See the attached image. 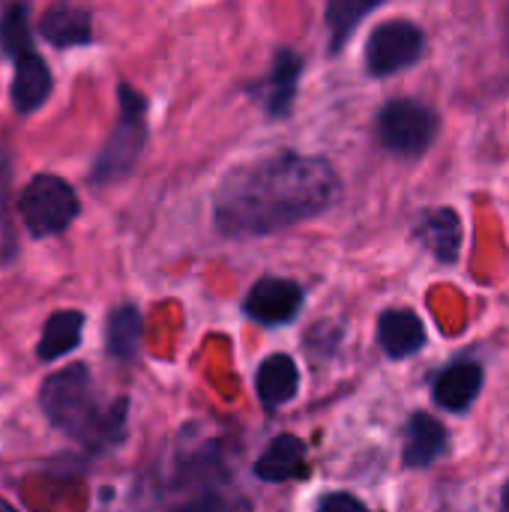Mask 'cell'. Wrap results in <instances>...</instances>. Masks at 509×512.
I'll use <instances>...</instances> for the list:
<instances>
[{"label":"cell","instance_id":"6da1fadb","mask_svg":"<svg viewBox=\"0 0 509 512\" xmlns=\"http://www.w3.org/2000/svg\"><path fill=\"white\" fill-rule=\"evenodd\" d=\"M336 198L339 177L327 159L279 150L228 171L213 216L225 237H264L321 216Z\"/></svg>","mask_w":509,"mask_h":512},{"label":"cell","instance_id":"7a4b0ae2","mask_svg":"<svg viewBox=\"0 0 509 512\" xmlns=\"http://www.w3.org/2000/svg\"><path fill=\"white\" fill-rule=\"evenodd\" d=\"M39 408L51 426H57L60 432L84 444L108 447V444L123 441L126 435L129 402L117 399L111 408H99L93 387H90V369L84 363H72L48 375L39 390Z\"/></svg>","mask_w":509,"mask_h":512},{"label":"cell","instance_id":"3957f363","mask_svg":"<svg viewBox=\"0 0 509 512\" xmlns=\"http://www.w3.org/2000/svg\"><path fill=\"white\" fill-rule=\"evenodd\" d=\"M120 96V117L105 141V147L99 150V156L93 159V168H90V183L96 186H108V183H117L123 180L141 150H144V141H147V102L138 90H132L129 84H120L117 90Z\"/></svg>","mask_w":509,"mask_h":512},{"label":"cell","instance_id":"277c9868","mask_svg":"<svg viewBox=\"0 0 509 512\" xmlns=\"http://www.w3.org/2000/svg\"><path fill=\"white\" fill-rule=\"evenodd\" d=\"M18 213L33 237H51L66 231L78 216V195L63 177L39 174L24 186L18 198Z\"/></svg>","mask_w":509,"mask_h":512},{"label":"cell","instance_id":"5b68a950","mask_svg":"<svg viewBox=\"0 0 509 512\" xmlns=\"http://www.w3.org/2000/svg\"><path fill=\"white\" fill-rule=\"evenodd\" d=\"M438 135V114L420 99H393L378 111V138L390 153L420 156Z\"/></svg>","mask_w":509,"mask_h":512},{"label":"cell","instance_id":"8992f818","mask_svg":"<svg viewBox=\"0 0 509 512\" xmlns=\"http://www.w3.org/2000/svg\"><path fill=\"white\" fill-rule=\"evenodd\" d=\"M423 54H426V33L408 18H393L369 33L366 69L375 78L396 75L399 69L414 66Z\"/></svg>","mask_w":509,"mask_h":512},{"label":"cell","instance_id":"52a82bcc","mask_svg":"<svg viewBox=\"0 0 509 512\" xmlns=\"http://www.w3.org/2000/svg\"><path fill=\"white\" fill-rule=\"evenodd\" d=\"M303 303H306V294H303V288L297 282L267 276V279H258L249 288V294L243 300V312L258 324L282 327V324H291L300 315Z\"/></svg>","mask_w":509,"mask_h":512},{"label":"cell","instance_id":"ba28073f","mask_svg":"<svg viewBox=\"0 0 509 512\" xmlns=\"http://www.w3.org/2000/svg\"><path fill=\"white\" fill-rule=\"evenodd\" d=\"M303 75V57L294 48H279L273 54L270 72L261 81V99H264V111L270 117H288L294 108V96H297V84Z\"/></svg>","mask_w":509,"mask_h":512},{"label":"cell","instance_id":"9c48e42d","mask_svg":"<svg viewBox=\"0 0 509 512\" xmlns=\"http://www.w3.org/2000/svg\"><path fill=\"white\" fill-rule=\"evenodd\" d=\"M483 390V366L474 360H459L447 366L435 384H432V399L438 408L450 414H465Z\"/></svg>","mask_w":509,"mask_h":512},{"label":"cell","instance_id":"30bf717a","mask_svg":"<svg viewBox=\"0 0 509 512\" xmlns=\"http://www.w3.org/2000/svg\"><path fill=\"white\" fill-rule=\"evenodd\" d=\"M426 324L411 309H387L378 318V345L390 360L417 354L426 345Z\"/></svg>","mask_w":509,"mask_h":512},{"label":"cell","instance_id":"8fae6325","mask_svg":"<svg viewBox=\"0 0 509 512\" xmlns=\"http://www.w3.org/2000/svg\"><path fill=\"white\" fill-rule=\"evenodd\" d=\"M39 33L54 48H75L93 39L90 12L75 3H54L39 18Z\"/></svg>","mask_w":509,"mask_h":512},{"label":"cell","instance_id":"7c38bea8","mask_svg":"<svg viewBox=\"0 0 509 512\" xmlns=\"http://www.w3.org/2000/svg\"><path fill=\"white\" fill-rule=\"evenodd\" d=\"M450 447V435L441 420L432 414H414L405 429V465L408 468H429L435 465Z\"/></svg>","mask_w":509,"mask_h":512},{"label":"cell","instance_id":"4fadbf2b","mask_svg":"<svg viewBox=\"0 0 509 512\" xmlns=\"http://www.w3.org/2000/svg\"><path fill=\"white\" fill-rule=\"evenodd\" d=\"M51 69L48 63L33 51L21 60H15V78H12V108L18 114H33L45 105V99L51 96Z\"/></svg>","mask_w":509,"mask_h":512},{"label":"cell","instance_id":"5bb4252c","mask_svg":"<svg viewBox=\"0 0 509 512\" xmlns=\"http://www.w3.org/2000/svg\"><path fill=\"white\" fill-rule=\"evenodd\" d=\"M414 234L441 264H453L462 252V219L450 207L429 210L414 228Z\"/></svg>","mask_w":509,"mask_h":512},{"label":"cell","instance_id":"9a60e30c","mask_svg":"<svg viewBox=\"0 0 509 512\" xmlns=\"http://www.w3.org/2000/svg\"><path fill=\"white\" fill-rule=\"evenodd\" d=\"M306 471V444L297 435H276L255 462V477L264 483H288Z\"/></svg>","mask_w":509,"mask_h":512},{"label":"cell","instance_id":"2e32d148","mask_svg":"<svg viewBox=\"0 0 509 512\" xmlns=\"http://www.w3.org/2000/svg\"><path fill=\"white\" fill-rule=\"evenodd\" d=\"M255 390L258 399L267 408H279L285 402H291L300 390V369L291 360V354H270L255 375Z\"/></svg>","mask_w":509,"mask_h":512},{"label":"cell","instance_id":"e0dca14e","mask_svg":"<svg viewBox=\"0 0 509 512\" xmlns=\"http://www.w3.org/2000/svg\"><path fill=\"white\" fill-rule=\"evenodd\" d=\"M81 330H84V312L78 309H60L48 315L42 327V339L36 345V357L48 363V360H60L72 354L81 345Z\"/></svg>","mask_w":509,"mask_h":512},{"label":"cell","instance_id":"ac0fdd59","mask_svg":"<svg viewBox=\"0 0 509 512\" xmlns=\"http://www.w3.org/2000/svg\"><path fill=\"white\" fill-rule=\"evenodd\" d=\"M141 348V312L132 303H123L108 312L105 321V351L114 360H135Z\"/></svg>","mask_w":509,"mask_h":512},{"label":"cell","instance_id":"d6986e66","mask_svg":"<svg viewBox=\"0 0 509 512\" xmlns=\"http://www.w3.org/2000/svg\"><path fill=\"white\" fill-rule=\"evenodd\" d=\"M381 6V0H333L327 6V24H330V51H339L354 27Z\"/></svg>","mask_w":509,"mask_h":512},{"label":"cell","instance_id":"ffe728a7","mask_svg":"<svg viewBox=\"0 0 509 512\" xmlns=\"http://www.w3.org/2000/svg\"><path fill=\"white\" fill-rule=\"evenodd\" d=\"M0 45L9 57L21 60L27 54H33V36H30V24H27V6L15 3L6 6L3 18H0Z\"/></svg>","mask_w":509,"mask_h":512},{"label":"cell","instance_id":"44dd1931","mask_svg":"<svg viewBox=\"0 0 509 512\" xmlns=\"http://www.w3.org/2000/svg\"><path fill=\"white\" fill-rule=\"evenodd\" d=\"M315 512H369V510H366V504H363L360 498H354V495H348V492H330V495H324V498L318 501Z\"/></svg>","mask_w":509,"mask_h":512},{"label":"cell","instance_id":"7402d4cb","mask_svg":"<svg viewBox=\"0 0 509 512\" xmlns=\"http://www.w3.org/2000/svg\"><path fill=\"white\" fill-rule=\"evenodd\" d=\"M174 512H225V501L216 492H201L198 498H192L189 504L177 507Z\"/></svg>","mask_w":509,"mask_h":512},{"label":"cell","instance_id":"603a6c76","mask_svg":"<svg viewBox=\"0 0 509 512\" xmlns=\"http://www.w3.org/2000/svg\"><path fill=\"white\" fill-rule=\"evenodd\" d=\"M501 512H509V480L507 486H504V492H501Z\"/></svg>","mask_w":509,"mask_h":512},{"label":"cell","instance_id":"cb8c5ba5","mask_svg":"<svg viewBox=\"0 0 509 512\" xmlns=\"http://www.w3.org/2000/svg\"><path fill=\"white\" fill-rule=\"evenodd\" d=\"M0 512H18V510H15L6 498H0Z\"/></svg>","mask_w":509,"mask_h":512}]
</instances>
